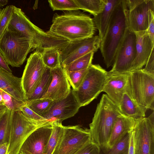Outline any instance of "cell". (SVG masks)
<instances>
[{
  "instance_id": "d6986e66",
  "label": "cell",
  "mask_w": 154,
  "mask_h": 154,
  "mask_svg": "<svg viewBox=\"0 0 154 154\" xmlns=\"http://www.w3.org/2000/svg\"><path fill=\"white\" fill-rule=\"evenodd\" d=\"M135 33L136 36V55L130 72L142 69L146 64L154 46L148 29Z\"/></svg>"
},
{
  "instance_id": "4316f807",
  "label": "cell",
  "mask_w": 154,
  "mask_h": 154,
  "mask_svg": "<svg viewBox=\"0 0 154 154\" xmlns=\"http://www.w3.org/2000/svg\"><path fill=\"white\" fill-rule=\"evenodd\" d=\"M54 103L51 99L42 98L27 101L26 105L36 113L43 117L49 112Z\"/></svg>"
},
{
  "instance_id": "f1b7e54d",
  "label": "cell",
  "mask_w": 154,
  "mask_h": 154,
  "mask_svg": "<svg viewBox=\"0 0 154 154\" xmlns=\"http://www.w3.org/2000/svg\"><path fill=\"white\" fill-rule=\"evenodd\" d=\"M94 53L91 52L63 67L65 72L75 71L88 68L92 64Z\"/></svg>"
},
{
  "instance_id": "484cf974",
  "label": "cell",
  "mask_w": 154,
  "mask_h": 154,
  "mask_svg": "<svg viewBox=\"0 0 154 154\" xmlns=\"http://www.w3.org/2000/svg\"><path fill=\"white\" fill-rule=\"evenodd\" d=\"M80 9L87 11L94 16L103 10L106 0H75Z\"/></svg>"
},
{
  "instance_id": "ac0fdd59",
  "label": "cell",
  "mask_w": 154,
  "mask_h": 154,
  "mask_svg": "<svg viewBox=\"0 0 154 154\" xmlns=\"http://www.w3.org/2000/svg\"><path fill=\"white\" fill-rule=\"evenodd\" d=\"M51 70L52 80L48 90L42 98L49 99L56 102L67 96L71 90V85L61 65Z\"/></svg>"
},
{
  "instance_id": "f6af8a7d",
  "label": "cell",
  "mask_w": 154,
  "mask_h": 154,
  "mask_svg": "<svg viewBox=\"0 0 154 154\" xmlns=\"http://www.w3.org/2000/svg\"><path fill=\"white\" fill-rule=\"evenodd\" d=\"M1 10H2V9H0V12L1 11Z\"/></svg>"
},
{
  "instance_id": "ffe728a7",
  "label": "cell",
  "mask_w": 154,
  "mask_h": 154,
  "mask_svg": "<svg viewBox=\"0 0 154 154\" xmlns=\"http://www.w3.org/2000/svg\"><path fill=\"white\" fill-rule=\"evenodd\" d=\"M0 89L17 100L25 103L27 101L22 88L21 78L1 69Z\"/></svg>"
},
{
  "instance_id": "7a4b0ae2",
  "label": "cell",
  "mask_w": 154,
  "mask_h": 154,
  "mask_svg": "<svg viewBox=\"0 0 154 154\" xmlns=\"http://www.w3.org/2000/svg\"><path fill=\"white\" fill-rule=\"evenodd\" d=\"M126 0H119L114 8L100 46L107 68L112 66L119 47L128 28Z\"/></svg>"
},
{
  "instance_id": "d590c367",
  "label": "cell",
  "mask_w": 154,
  "mask_h": 154,
  "mask_svg": "<svg viewBox=\"0 0 154 154\" xmlns=\"http://www.w3.org/2000/svg\"><path fill=\"white\" fill-rule=\"evenodd\" d=\"M20 110L26 117L35 122L40 124L48 122L45 119L35 112L26 104L22 106Z\"/></svg>"
},
{
  "instance_id": "cb8c5ba5",
  "label": "cell",
  "mask_w": 154,
  "mask_h": 154,
  "mask_svg": "<svg viewBox=\"0 0 154 154\" xmlns=\"http://www.w3.org/2000/svg\"><path fill=\"white\" fill-rule=\"evenodd\" d=\"M52 79L51 69L46 67L39 83L27 98V101L42 99L48 90Z\"/></svg>"
},
{
  "instance_id": "7bdbcfd3",
  "label": "cell",
  "mask_w": 154,
  "mask_h": 154,
  "mask_svg": "<svg viewBox=\"0 0 154 154\" xmlns=\"http://www.w3.org/2000/svg\"><path fill=\"white\" fill-rule=\"evenodd\" d=\"M7 109L5 105L0 104V116H2Z\"/></svg>"
},
{
  "instance_id": "b9f144b4",
  "label": "cell",
  "mask_w": 154,
  "mask_h": 154,
  "mask_svg": "<svg viewBox=\"0 0 154 154\" xmlns=\"http://www.w3.org/2000/svg\"><path fill=\"white\" fill-rule=\"evenodd\" d=\"M9 144L4 143L0 144V154H8Z\"/></svg>"
},
{
  "instance_id": "e575fe53",
  "label": "cell",
  "mask_w": 154,
  "mask_h": 154,
  "mask_svg": "<svg viewBox=\"0 0 154 154\" xmlns=\"http://www.w3.org/2000/svg\"><path fill=\"white\" fill-rule=\"evenodd\" d=\"M0 93L5 105L8 109L11 111L20 110L21 107L26 104V103L16 100L1 89Z\"/></svg>"
},
{
  "instance_id": "ee69618b",
  "label": "cell",
  "mask_w": 154,
  "mask_h": 154,
  "mask_svg": "<svg viewBox=\"0 0 154 154\" xmlns=\"http://www.w3.org/2000/svg\"><path fill=\"white\" fill-rule=\"evenodd\" d=\"M8 2V0H0V8L7 5Z\"/></svg>"
},
{
  "instance_id": "30bf717a",
  "label": "cell",
  "mask_w": 154,
  "mask_h": 154,
  "mask_svg": "<svg viewBox=\"0 0 154 154\" xmlns=\"http://www.w3.org/2000/svg\"><path fill=\"white\" fill-rule=\"evenodd\" d=\"M91 141L89 129L79 125L64 126L63 130L52 154H75Z\"/></svg>"
},
{
  "instance_id": "ba28073f",
  "label": "cell",
  "mask_w": 154,
  "mask_h": 154,
  "mask_svg": "<svg viewBox=\"0 0 154 154\" xmlns=\"http://www.w3.org/2000/svg\"><path fill=\"white\" fill-rule=\"evenodd\" d=\"M46 123L33 121L20 110L11 111L8 154H19L21 146L28 136L37 128Z\"/></svg>"
},
{
  "instance_id": "8992f818",
  "label": "cell",
  "mask_w": 154,
  "mask_h": 154,
  "mask_svg": "<svg viewBox=\"0 0 154 154\" xmlns=\"http://www.w3.org/2000/svg\"><path fill=\"white\" fill-rule=\"evenodd\" d=\"M32 48H34L31 41L18 32L7 29L0 40V52L8 64L12 67L22 65Z\"/></svg>"
},
{
  "instance_id": "5bb4252c",
  "label": "cell",
  "mask_w": 154,
  "mask_h": 154,
  "mask_svg": "<svg viewBox=\"0 0 154 154\" xmlns=\"http://www.w3.org/2000/svg\"><path fill=\"white\" fill-rule=\"evenodd\" d=\"M46 67L41 51L36 49L27 59L21 78L22 88L27 99L39 83Z\"/></svg>"
},
{
  "instance_id": "2e32d148",
  "label": "cell",
  "mask_w": 154,
  "mask_h": 154,
  "mask_svg": "<svg viewBox=\"0 0 154 154\" xmlns=\"http://www.w3.org/2000/svg\"><path fill=\"white\" fill-rule=\"evenodd\" d=\"M52 130V124L50 122L37 128L25 140L19 154H43Z\"/></svg>"
},
{
  "instance_id": "83f0119b",
  "label": "cell",
  "mask_w": 154,
  "mask_h": 154,
  "mask_svg": "<svg viewBox=\"0 0 154 154\" xmlns=\"http://www.w3.org/2000/svg\"><path fill=\"white\" fill-rule=\"evenodd\" d=\"M11 111L7 109L0 117V144H9L11 131Z\"/></svg>"
},
{
  "instance_id": "9a60e30c",
  "label": "cell",
  "mask_w": 154,
  "mask_h": 154,
  "mask_svg": "<svg viewBox=\"0 0 154 154\" xmlns=\"http://www.w3.org/2000/svg\"><path fill=\"white\" fill-rule=\"evenodd\" d=\"M81 106L71 89L65 98L54 102L50 110L43 118L48 122L62 123V122L73 116Z\"/></svg>"
},
{
  "instance_id": "8d00e7d4",
  "label": "cell",
  "mask_w": 154,
  "mask_h": 154,
  "mask_svg": "<svg viewBox=\"0 0 154 154\" xmlns=\"http://www.w3.org/2000/svg\"><path fill=\"white\" fill-rule=\"evenodd\" d=\"M100 147L91 141L84 145L75 154H100Z\"/></svg>"
},
{
  "instance_id": "603a6c76",
  "label": "cell",
  "mask_w": 154,
  "mask_h": 154,
  "mask_svg": "<svg viewBox=\"0 0 154 154\" xmlns=\"http://www.w3.org/2000/svg\"><path fill=\"white\" fill-rule=\"evenodd\" d=\"M119 108L123 115L134 119L146 116V111L132 98L127 87Z\"/></svg>"
},
{
  "instance_id": "f35d334b",
  "label": "cell",
  "mask_w": 154,
  "mask_h": 154,
  "mask_svg": "<svg viewBox=\"0 0 154 154\" xmlns=\"http://www.w3.org/2000/svg\"><path fill=\"white\" fill-rule=\"evenodd\" d=\"M144 68L149 72L154 74V48L152 50Z\"/></svg>"
},
{
  "instance_id": "4fadbf2b",
  "label": "cell",
  "mask_w": 154,
  "mask_h": 154,
  "mask_svg": "<svg viewBox=\"0 0 154 154\" xmlns=\"http://www.w3.org/2000/svg\"><path fill=\"white\" fill-rule=\"evenodd\" d=\"M128 28L136 32L148 29V13L154 10V0H126Z\"/></svg>"
},
{
  "instance_id": "52a82bcc",
  "label": "cell",
  "mask_w": 154,
  "mask_h": 154,
  "mask_svg": "<svg viewBox=\"0 0 154 154\" xmlns=\"http://www.w3.org/2000/svg\"><path fill=\"white\" fill-rule=\"evenodd\" d=\"M107 71L98 64H91L78 88L73 90L81 107L86 106L96 98L102 92Z\"/></svg>"
},
{
  "instance_id": "bcb514c9",
  "label": "cell",
  "mask_w": 154,
  "mask_h": 154,
  "mask_svg": "<svg viewBox=\"0 0 154 154\" xmlns=\"http://www.w3.org/2000/svg\"><path fill=\"white\" fill-rule=\"evenodd\" d=\"M1 116H0V117Z\"/></svg>"
},
{
  "instance_id": "1f68e13d",
  "label": "cell",
  "mask_w": 154,
  "mask_h": 154,
  "mask_svg": "<svg viewBox=\"0 0 154 154\" xmlns=\"http://www.w3.org/2000/svg\"><path fill=\"white\" fill-rule=\"evenodd\" d=\"M130 132L111 148L104 152V154H127L130 141Z\"/></svg>"
},
{
  "instance_id": "5b68a950",
  "label": "cell",
  "mask_w": 154,
  "mask_h": 154,
  "mask_svg": "<svg viewBox=\"0 0 154 154\" xmlns=\"http://www.w3.org/2000/svg\"><path fill=\"white\" fill-rule=\"evenodd\" d=\"M127 88L134 100L146 112L154 110V74L144 68L129 72Z\"/></svg>"
},
{
  "instance_id": "8fae6325",
  "label": "cell",
  "mask_w": 154,
  "mask_h": 154,
  "mask_svg": "<svg viewBox=\"0 0 154 154\" xmlns=\"http://www.w3.org/2000/svg\"><path fill=\"white\" fill-rule=\"evenodd\" d=\"M136 55V36L128 28L116 52L111 71L130 72Z\"/></svg>"
},
{
  "instance_id": "60d3db41",
  "label": "cell",
  "mask_w": 154,
  "mask_h": 154,
  "mask_svg": "<svg viewBox=\"0 0 154 154\" xmlns=\"http://www.w3.org/2000/svg\"><path fill=\"white\" fill-rule=\"evenodd\" d=\"M132 130L130 132V141L127 154H134Z\"/></svg>"
},
{
  "instance_id": "3957f363",
  "label": "cell",
  "mask_w": 154,
  "mask_h": 154,
  "mask_svg": "<svg viewBox=\"0 0 154 154\" xmlns=\"http://www.w3.org/2000/svg\"><path fill=\"white\" fill-rule=\"evenodd\" d=\"M7 29L20 32L31 41L34 49L40 51L48 48H55L60 51L69 42L44 32L32 23L21 9L14 5L11 19Z\"/></svg>"
},
{
  "instance_id": "4dcf8cb0",
  "label": "cell",
  "mask_w": 154,
  "mask_h": 154,
  "mask_svg": "<svg viewBox=\"0 0 154 154\" xmlns=\"http://www.w3.org/2000/svg\"><path fill=\"white\" fill-rule=\"evenodd\" d=\"M48 2L53 11H72L80 9L75 0H49Z\"/></svg>"
},
{
  "instance_id": "f546056e",
  "label": "cell",
  "mask_w": 154,
  "mask_h": 154,
  "mask_svg": "<svg viewBox=\"0 0 154 154\" xmlns=\"http://www.w3.org/2000/svg\"><path fill=\"white\" fill-rule=\"evenodd\" d=\"M53 130L43 154H52L63 130L62 123L53 122Z\"/></svg>"
},
{
  "instance_id": "ab89813d",
  "label": "cell",
  "mask_w": 154,
  "mask_h": 154,
  "mask_svg": "<svg viewBox=\"0 0 154 154\" xmlns=\"http://www.w3.org/2000/svg\"><path fill=\"white\" fill-rule=\"evenodd\" d=\"M0 69L3 70L7 72L12 73V72L8 65L5 61L0 52Z\"/></svg>"
},
{
  "instance_id": "836d02e7",
  "label": "cell",
  "mask_w": 154,
  "mask_h": 154,
  "mask_svg": "<svg viewBox=\"0 0 154 154\" xmlns=\"http://www.w3.org/2000/svg\"><path fill=\"white\" fill-rule=\"evenodd\" d=\"M87 69L75 71L65 72L73 90H77L79 87L86 74Z\"/></svg>"
},
{
  "instance_id": "7c38bea8",
  "label": "cell",
  "mask_w": 154,
  "mask_h": 154,
  "mask_svg": "<svg viewBox=\"0 0 154 154\" xmlns=\"http://www.w3.org/2000/svg\"><path fill=\"white\" fill-rule=\"evenodd\" d=\"M101 39L99 36L69 42L60 51V62L63 67L91 52L95 53L100 48Z\"/></svg>"
},
{
  "instance_id": "6da1fadb",
  "label": "cell",
  "mask_w": 154,
  "mask_h": 154,
  "mask_svg": "<svg viewBox=\"0 0 154 154\" xmlns=\"http://www.w3.org/2000/svg\"><path fill=\"white\" fill-rule=\"evenodd\" d=\"M95 29L93 19L78 10L54 14L47 32L70 42L93 36Z\"/></svg>"
},
{
  "instance_id": "e0dca14e",
  "label": "cell",
  "mask_w": 154,
  "mask_h": 154,
  "mask_svg": "<svg viewBox=\"0 0 154 154\" xmlns=\"http://www.w3.org/2000/svg\"><path fill=\"white\" fill-rule=\"evenodd\" d=\"M129 72L119 73L107 72L102 92L107 95L119 108L127 86Z\"/></svg>"
},
{
  "instance_id": "7402d4cb",
  "label": "cell",
  "mask_w": 154,
  "mask_h": 154,
  "mask_svg": "<svg viewBox=\"0 0 154 154\" xmlns=\"http://www.w3.org/2000/svg\"><path fill=\"white\" fill-rule=\"evenodd\" d=\"M119 0H106L103 11L93 18L95 28L99 32L101 41L103 38L113 11Z\"/></svg>"
},
{
  "instance_id": "277c9868",
  "label": "cell",
  "mask_w": 154,
  "mask_h": 154,
  "mask_svg": "<svg viewBox=\"0 0 154 154\" xmlns=\"http://www.w3.org/2000/svg\"><path fill=\"white\" fill-rule=\"evenodd\" d=\"M122 115L107 94H103L89 124V130L91 142L98 145L103 152L107 150V143L114 122Z\"/></svg>"
},
{
  "instance_id": "9c48e42d",
  "label": "cell",
  "mask_w": 154,
  "mask_h": 154,
  "mask_svg": "<svg viewBox=\"0 0 154 154\" xmlns=\"http://www.w3.org/2000/svg\"><path fill=\"white\" fill-rule=\"evenodd\" d=\"M132 130L134 154H154V112L135 119Z\"/></svg>"
},
{
  "instance_id": "44dd1931",
  "label": "cell",
  "mask_w": 154,
  "mask_h": 154,
  "mask_svg": "<svg viewBox=\"0 0 154 154\" xmlns=\"http://www.w3.org/2000/svg\"><path fill=\"white\" fill-rule=\"evenodd\" d=\"M135 122V119L133 118L123 115L119 116L114 122L107 143V150L132 131Z\"/></svg>"
},
{
  "instance_id": "d4e9b609",
  "label": "cell",
  "mask_w": 154,
  "mask_h": 154,
  "mask_svg": "<svg viewBox=\"0 0 154 154\" xmlns=\"http://www.w3.org/2000/svg\"><path fill=\"white\" fill-rule=\"evenodd\" d=\"M43 62L46 67L51 69L61 66L59 50L55 48H45L41 51Z\"/></svg>"
},
{
  "instance_id": "74e56055",
  "label": "cell",
  "mask_w": 154,
  "mask_h": 154,
  "mask_svg": "<svg viewBox=\"0 0 154 154\" xmlns=\"http://www.w3.org/2000/svg\"><path fill=\"white\" fill-rule=\"evenodd\" d=\"M154 10H150L148 13V31L150 38L154 44Z\"/></svg>"
},
{
  "instance_id": "d6a6232c",
  "label": "cell",
  "mask_w": 154,
  "mask_h": 154,
  "mask_svg": "<svg viewBox=\"0 0 154 154\" xmlns=\"http://www.w3.org/2000/svg\"><path fill=\"white\" fill-rule=\"evenodd\" d=\"M13 5H9L1 10L0 12V40L7 30L11 20Z\"/></svg>"
}]
</instances>
